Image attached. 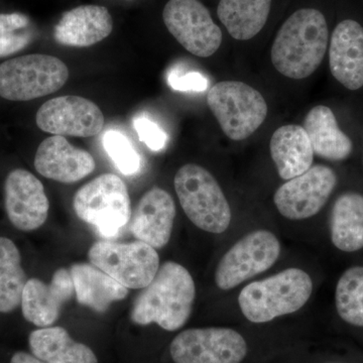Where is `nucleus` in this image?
I'll use <instances>...</instances> for the list:
<instances>
[{
  "label": "nucleus",
  "mask_w": 363,
  "mask_h": 363,
  "mask_svg": "<svg viewBox=\"0 0 363 363\" xmlns=\"http://www.w3.org/2000/svg\"><path fill=\"white\" fill-rule=\"evenodd\" d=\"M281 250V242L271 231H252L223 255L215 272V283L221 290H231L271 269Z\"/></svg>",
  "instance_id": "nucleus-9"
},
{
  "label": "nucleus",
  "mask_w": 363,
  "mask_h": 363,
  "mask_svg": "<svg viewBox=\"0 0 363 363\" xmlns=\"http://www.w3.org/2000/svg\"><path fill=\"white\" fill-rule=\"evenodd\" d=\"M70 274L79 304L93 311L106 312L112 303L123 301L128 295L126 286L91 262L72 264Z\"/></svg>",
  "instance_id": "nucleus-20"
},
{
  "label": "nucleus",
  "mask_w": 363,
  "mask_h": 363,
  "mask_svg": "<svg viewBox=\"0 0 363 363\" xmlns=\"http://www.w3.org/2000/svg\"><path fill=\"white\" fill-rule=\"evenodd\" d=\"M271 156L279 177L291 180L311 168L314 150L303 126L289 124L274 131L272 136Z\"/></svg>",
  "instance_id": "nucleus-21"
},
{
  "label": "nucleus",
  "mask_w": 363,
  "mask_h": 363,
  "mask_svg": "<svg viewBox=\"0 0 363 363\" xmlns=\"http://www.w3.org/2000/svg\"><path fill=\"white\" fill-rule=\"evenodd\" d=\"M329 67L333 77L350 90L363 86V28L357 21H341L332 33Z\"/></svg>",
  "instance_id": "nucleus-18"
},
{
  "label": "nucleus",
  "mask_w": 363,
  "mask_h": 363,
  "mask_svg": "<svg viewBox=\"0 0 363 363\" xmlns=\"http://www.w3.org/2000/svg\"><path fill=\"white\" fill-rule=\"evenodd\" d=\"M304 130L317 156L329 161H343L352 152V142L339 128L333 111L324 105H318L308 112Z\"/></svg>",
  "instance_id": "nucleus-22"
},
{
  "label": "nucleus",
  "mask_w": 363,
  "mask_h": 363,
  "mask_svg": "<svg viewBox=\"0 0 363 363\" xmlns=\"http://www.w3.org/2000/svg\"><path fill=\"white\" fill-rule=\"evenodd\" d=\"M329 30L326 18L315 9L294 13L279 28L272 48V65L286 77H309L321 65Z\"/></svg>",
  "instance_id": "nucleus-2"
},
{
  "label": "nucleus",
  "mask_w": 363,
  "mask_h": 363,
  "mask_svg": "<svg viewBox=\"0 0 363 363\" xmlns=\"http://www.w3.org/2000/svg\"><path fill=\"white\" fill-rule=\"evenodd\" d=\"M28 344L33 355L47 363H98L91 348L76 342L63 327H45L33 331Z\"/></svg>",
  "instance_id": "nucleus-23"
},
{
  "label": "nucleus",
  "mask_w": 363,
  "mask_h": 363,
  "mask_svg": "<svg viewBox=\"0 0 363 363\" xmlns=\"http://www.w3.org/2000/svg\"><path fill=\"white\" fill-rule=\"evenodd\" d=\"M195 296L194 279L188 269L168 260L135 298L131 321L140 326L156 323L167 331L179 330L192 314Z\"/></svg>",
  "instance_id": "nucleus-1"
},
{
  "label": "nucleus",
  "mask_w": 363,
  "mask_h": 363,
  "mask_svg": "<svg viewBox=\"0 0 363 363\" xmlns=\"http://www.w3.org/2000/svg\"><path fill=\"white\" fill-rule=\"evenodd\" d=\"M133 126L140 142L145 143V145L154 152L164 149L168 142L167 133L147 116L136 117L133 121Z\"/></svg>",
  "instance_id": "nucleus-30"
},
{
  "label": "nucleus",
  "mask_w": 363,
  "mask_h": 363,
  "mask_svg": "<svg viewBox=\"0 0 363 363\" xmlns=\"http://www.w3.org/2000/svg\"><path fill=\"white\" fill-rule=\"evenodd\" d=\"M26 281L20 250L13 240L0 236V313L13 312L21 304Z\"/></svg>",
  "instance_id": "nucleus-26"
},
{
  "label": "nucleus",
  "mask_w": 363,
  "mask_h": 363,
  "mask_svg": "<svg viewBox=\"0 0 363 363\" xmlns=\"http://www.w3.org/2000/svg\"><path fill=\"white\" fill-rule=\"evenodd\" d=\"M336 183L337 177L333 169L316 164L281 185L274 193V205L290 220L311 218L328 201Z\"/></svg>",
  "instance_id": "nucleus-12"
},
{
  "label": "nucleus",
  "mask_w": 363,
  "mask_h": 363,
  "mask_svg": "<svg viewBox=\"0 0 363 363\" xmlns=\"http://www.w3.org/2000/svg\"><path fill=\"white\" fill-rule=\"evenodd\" d=\"M4 205L9 221L21 231L40 228L49 215L50 203L44 185L26 169H13L6 177Z\"/></svg>",
  "instance_id": "nucleus-14"
},
{
  "label": "nucleus",
  "mask_w": 363,
  "mask_h": 363,
  "mask_svg": "<svg viewBox=\"0 0 363 363\" xmlns=\"http://www.w3.org/2000/svg\"><path fill=\"white\" fill-rule=\"evenodd\" d=\"M207 104L227 138L236 142L253 135L267 116L264 96L240 81L215 84L208 93Z\"/></svg>",
  "instance_id": "nucleus-7"
},
{
  "label": "nucleus",
  "mask_w": 363,
  "mask_h": 363,
  "mask_svg": "<svg viewBox=\"0 0 363 363\" xmlns=\"http://www.w3.org/2000/svg\"><path fill=\"white\" fill-rule=\"evenodd\" d=\"M38 128L54 135L91 138L104 128V116L94 102L67 95L52 98L40 107L35 116Z\"/></svg>",
  "instance_id": "nucleus-13"
},
{
  "label": "nucleus",
  "mask_w": 363,
  "mask_h": 363,
  "mask_svg": "<svg viewBox=\"0 0 363 363\" xmlns=\"http://www.w3.org/2000/svg\"><path fill=\"white\" fill-rule=\"evenodd\" d=\"M68 78V67L51 55L16 57L0 65V97L30 101L57 92Z\"/></svg>",
  "instance_id": "nucleus-6"
},
{
  "label": "nucleus",
  "mask_w": 363,
  "mask_h": 363,
  "mask_svg": "<svg viewBox=\"0 0 363 363\" xmlns=\"http://www.w3.org/2000/svg\"><path fill=\"white\" fill-rule=\"evenodd\" d=\"M169 353L176 363H240L247 357V344L233 329H188L172 341Z\"/></svg>",
  "instance_id": "nucleus-10"
},
{
  "label": "nucleus",
  "mask_w": 363,
  "mask_h": 363,
  "mask_svg": "<svg viewBox=\"0 0 363 363\" xmlns=\"http://www.w3.org/2000/svg\"><path fill=\"white\" fill-rule=\"evenodd\" d=\"M335 303L341 319L363 327V267H352L343 272L336 286Z\"/></svg>",
  "instance_id": "nucleus-27"
},
{
  "label": "nucleus",
  "mask_w": 363,
  "mask_h": 363,
  "mask_svg": "<svg viewBox=\"0 0 363 363\" xmlns=\"http://www.w3.org/2000/svg\"><path fill=\"white\" fill-rule=\"evenodd\" d=\"M11 363H47L35 357V355L28 354L23 351L14 353L11 357Z\"/></svg>",
  "instance_id": "nucleus-32"
},
{
  "label": "nucleus",
  "mask_w": 363,
  "mask_h": 363,
  "mask_svg": "<svg viewBox=\"0 0 363 363\" xmlns=\"http://www.w3.org/2000/svg\"><path fill=\"white\" fill-rule=\"evenodd\" d=\"M102 143L107 155L123 175L131 176L138 173L142 159L133 143L123 133L116 130H107Z\"/></svg>",
  "instance_id": "nucleus-29"
},
{
  "label": "nucleus",
  "mask_w": 363,
  "mask_h": 363,
  "mask_svg": "<svg viewBox=\"0 0 363 363\" xmlns=\"http://www.w3.org/2000/svg\"><path fill=\"white\" fill-rule=\"evenodd\" d=\"M35 168L45 178L71 184L92 174L96 162L87 150L74 147L64 136L55 135L38 147Z\"/></svg>",
  "instance_id": "nucleus-16"
},
{
  "label": "nucleus",
  "mask_w": 363,
  "mask_h": 363,
  "mask_svg": "<svg viewBox=\"0 0 363 363\" xmlns=\"http://www.w3.org/2000/svg\"><path fill=\"white\" fill-rule=\"evenodd\" d=\"M331 240L344 252L363 248V195L345 193L334 203L330 218Z\"/></svg>",
  "instance_id": "nucleus-24"
},
{
  "label": "nucleus",
  "mask_w": 363,
  "mask_h": 363,
  "mask_svg": "<svg viewBox=\"0 0 363 363\" xmlns=\"http://www.w3.org/2000/svg\"><path fill=\"white\" fill-rule=\"evenodd\" d=\"M176 218L173 197L164 189H150L140 198L131 213L130 228L138 240L154 248L168 245Z\"/></svg>",
  "instance_id": "nucleus-17"
},
{
  "label": "nucleus",
  "mask_w": 363,
  "mask_h": 363,
  "mask_svg": "<svg viewBox=\"0 0 363 363\" xmlns=\"http://www.w3.org/2000/svg\"><path fill=\"white\" fill-rule=\"evenodd\" d=\"M271 6L272 0H221L217 14L231 37L247 40L266 25Z\"/></svg>",
  "instance_id": "nucleus-25"
},
{
  "label": "nucleus",
  "mask_w": 363,
  "mask_h": 363,
  "mask_svg": "<svg viewBox=\"0 0 363 363\" xmlns=\"http://www.w3.org/2000/svg\"><path fill=\"white\" fill-rule=\"evenodd\" d=\"M91 264L128 289L145 288L160 269L156 248L140 240L130 243L98 241L90 247Z\"/></svg>",
  "instance_id": "nucleus-8"
},
{
  "label": "nucleus",
  "mask_w": 363,
  "mask_h": 363,
  "mask_svg": "<svg viewBox=\"0 0 363 363\" xmlns=\"http://www.w3.org/2000/svg\"><path fill=\"white\" fill-rule=\"evenodd\" d=\"M174 186L190 221L206 233L220 234L231 223L230 206L218 182L206 169L187 164L177 172Z\"/></svg>",
  "instance_id": "nucleus-4"
},
{
  "label": "nucleus",
  "mask_w": 363,
  "mask_h": 363,
  "mask_svg": "<svg viewBox=\"0 0 363 363\" xmlns=\"http://www.w3.org/2000/svg\"><path fill=\"white\" fill-rule=\"evenodd\" d=\"M162 20L172 35L194 56L207 58L220 48V28L199 0H169Z\"/></svg>",
  "instance_id": "nucleus-11"
},
{
  "label": "nucleus",
  "mask_w": 363,
  "mask_h": 363,
  "mask_svg": "<svg viewBox=\"0 0 363 363\" xmlns=\"http://www.w3.org/2000/svg\"><path fill=\"white\" fill-rule=\"evenodd\" d=\"M113 30V21L105 6H81L66 11L55 26L54 38L67 47L87 48L106 39Z\"/></svg>",
  "instance_id": "nucleus-19"
},
{
  "label": "nucleus",
  "mask_w": 363,
  "mask_h": 363,
  "mask_svg": "<svg viewBox=\"0 0 363 363\" xmlns=\"http://www.w3.org/2000/svg\"><path fill=\"white\" fill-rule=\"evenodd\" d=\"M74 293L70 271L63 267L55 272L50 284L39 279H28L21 297L23 317L40 328L51 327Z\"/></svg>",
  "instance_id": "nucleus-15"
},
{
  "label": "nucleus",
  "mask_w": 363,
  "mask_h": 363,
  "mask_svg": "<svg viewBox=\"0 0 363 363\" xmlns=\"http://www.w3.org/2000/svg\"><path fill=\"white\" fill-rule=\"evenodd\" d=\"M33 40L32 23L26 14L0 13V58L21 52Z\"/></svg>",
  "instance_id": "nucleus-28"
},
{
  "label": "nucleus",
  "mask_w": 363,
  "mask_h": 363,
  "mask_svg": "<svg viewBox=\"0 0 363 363\" xmlns=\"http://www.w3.org/2000/svg\"><path fill=\"white\" fill-rule=\"evenodd\" d=\"M312 293L311 277L303 269L290 267L248 284L238 296V304L248 321L267 323L302 309Z\"/></svg>",
  "instance_id": "nucleus-3"
},
{
  "label": "nucleus",
  "mask_w": 363,
  "mask_h": 363,
  "mask_svg": "<svg viewBox=\"0 0 363 363\" xmlns=\"http://www.w3.org/2000/svg\"><path fill=\"white\" fill-rule=\"evenodd\" d=\"M73 207L81 220L106 238H116L133 213L125 183L114 174L100 175L79 189Z\"/></svg>",
  "instance_id": "nucleus-5"
},
{
  "label": "nucleus",
  "mask_w": 363,
  "mask_h": 363,
  "mask_svg": "<svg viewBox=\"0 0 363 363\" xmlns=\"http://www.w3.org/2000/svg\"><path fill=\"white\" fill-rule=\"evenodd\" d=\"M168 83L174 90L178 91L202 92L208 87V80L201 73L194 71L181 73L178 69L169 72Z\"/></svg>",
  "instance_id": "nucleus-31"
}]
</instances>
